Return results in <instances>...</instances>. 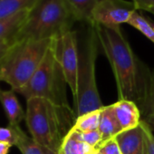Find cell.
I'll return each instance as SVG.
<instances>
[{"mask_svg":"<svg viewBox=\"0 0 154 154\" xmlns=\"http://www.w3.org/2000/svg\"><path fill=\"white\" fill-rule=\"evenodd\" d=\"M100 46L112 67L119 100L139 103L145 83L147 65L133 53L121 26L94 24Z\"/></svg>","mask_w":154,"mask_h":154,"instance_id":"obj_1","label":"cell"},{"mask_svg":"<svg viewBox=\"0 0 154 154\" xmlns=\"http://www.w3.org/2000/svg\"><path fill=\"white\" fill-rule=\"evenodd\" d=\"M72 108L60 106L50 100L33 97L26 100V122L34 140L58 151L62 141L75 122Z\"/></svg>","mask_w":154,"mask_h":154,"instance_id":"obj_2","label":"cell"},{"mask_svg":"<svg viewBox=\"0 0 154 154\" xmlns=\"http://www.w3.org/2000/svg\"><path fill=\"white\" fill-rule=\"evenodd\" d=\"M75 19L64 0H37L16 37V43L54 39L71 30Z\"/></svg>","mask_w":154,"mask_h":154,"instance_id":"obj_3","label":"cell"},{"mask_svg":"<svg viewBox=\"0 0 154 154\" xmlns=\"http://www.w3.org/2000/svg\"><path fill=\"white\" fill-rule=\"evenodd\" d=\"M83 45L79 51L78 92L73 100L72 111L75 119L85 113L103 107L96 83V59L99 52V40L94 24H87Z\"/></svg>","mask_w":154,"mask_h":154,"instance_id":"obj_4","label":"cell"},{"mask_svg":"<svg viewBox=\"0 0 154 154\" xmlns=\"http://www.w3.org/2000/svg\"><path fill=\"white\" fill-rule=\"evenodd\" d=\"M53 39L16 43L0 63V81L15 92L24 87L43 62Z\"/></svg>","mask_w":154,"mask_h":154,"instance_id":"obj_5","label":"cell"},{"mask_svg":"<svg viewBox=\"0 0 154 154\" xmlns=\"http://www.w3.org/2000/svg\"><path fill=\"white\" fill-rule=\"evenodd\" d=\"M66 85L63 70L55 58L51 45L43 62L31 79L16 93L20 94L26 100L33 97H41L60 106L71 108L67 100Z\"/></svg>","mask_w":154,"mask_h":154,"instance_id":"obj_6","label":"cell"},{"mask_svg":"<svg viewBox=\"0 0 154 154\" xmlns=\"http://www.w3.org/2000/svg\"><path fill=\"white\" fill-rule=\"evenodd\" d=\"M52 47L57 62L59 63L67 85L69 86L72 100H75L78 92V67L79 49L77 33L71 30L52 41Z\"/></svg>","mask_w":154,"mask_h":154,"instance_id":"obj_7","label":"cell"},{"mask_svg":"<svg viewBox=\"0 0 154 154\" xmlns=\"http://www.w3.org/2000/svg\"><path fill=\"white\" fill-rule=\"evenodd\" d=\"M138 9L132 1L127 0H100L93 14V23L109 27L128 24Z\"/></svg>","mask_w":154,"mask_h":154,"instance_id":"obj_8","label":"cell"},{"mask_svg":"<svg viewBox=\"0 0 154 154\" xmlns=\"http://www.w3.org/2000/svg\"><path fill=\"white\" fill-rule=\"evenodd\" d=\"M137 105L141 114V120L154 132V70L149 67L146 69L143 92Z\"/></svg>","mask_w":154,"mask_h":154,"instance_id":"obj_9","label":"cell"},{"mask_svg":"<svg viewBox=\"0 0 154 154\" xmlns=\"http://www.w3.org/2000/svg\"><path fill=\"white\" fill-rule=\"evenodd\" d=\"M115 117L120 124L122 132L134 129L140 125L141 114L138 105L129 100H118L112 104Z\"/></svg>","mask_w":154,"mask_h":154,"instance_id":"obj_10","label":"cell"},{"mask_svg":"<svg viewBox=\"0 0 154 154\" xmlns=\"http://www.w3.org/2000/svg\"><path fill=\"white\" fill-rule=\"evenodd\" d=\"M122 154H146V142L141 127L139 125L119 133L115 137Z\"/></svg>","mask_w":154,"mask_h":154,"instance_id":"obj_11","label":"cell"},{"mask_svg":"<svg viewBox=\"0 0 154 154\" xmlns=\"http://www.w3.org/2000/svg\"><path fill=\"white\" fill-rule=\"evenodd\" d=\"M14 90H2L0 88V103H1L5 113L9 122V125L17 126L26 119L24 112Z\"/></svg>","mask_w":154,"mask_h":154,"instance_id":"obj_12","label":"cell"},{"mask_svg":"<svg viewBox=\"0 0 154 154\" xmlns=\"http://www.w3.org/2000/svg\"><path fill=\"white\" fill-rule=\"evenodd\" d=\"M95 148L89 146L80 139L79 132L71 129L63 138L58 154H95Z\"/></svg>","mask_w":154,"mask_h":154,"instance_id":"obj_13","label":"cell"},{"mask_svg":"<svg viewBox=\"0 0 154 154\" xmlns=\"http://www.w3.org/2000/svg\"><path fill=\"white\" fill-rule=\"evenodd\" d=\"M98 130L102 134L101 143L110 139L115 138L119 133L122 132V129L115 117L112 104L103 106L102 109Z\"/></svg>","mask_w":154,"mask_h":154,"instance_id":"obj_14","label":"cell"},{"mask_svg":"<svg viewBox=\"0 0 154 154\" xmlns=\"http://www.w3.org/2000/svg\"><path fill=\"white\" fill-rule=\"evenodd\" d=\"M75 21L93 23V14L100 0H64Z\"/></svg>","mask_w":154,"mask_h":154,"instance_id":"obj_15","label":"cell"},{"mask_svg":"<svg viewBox=\"0 0 154 154\" xmlns=\"http://www.w3.org/2000/svg\"><path fill=\"white\" fill-rule=\"evenodd\" d=\"M30 9L23 10L10 17L0 20V39H14L26 23Z\"/></svg>","mask_w":154,"mask_h":154,"instance_id":"obj_16","label":"cell"},{"mask_svg":"<svg viewBox=\"0 0 154 154\" xmlns=\"http://www.w3.org/2000/svg\"><path fill=\"white\" fill-rule=\"evenodd\" d=\"M36 2L37 0H0V20L31 9Z\"/></svg>","mask_w":154,"mask_h":154,"instance_id":"obj_17","label":"cell"},{"mask_svg":"<svg viewBox=\"0 0 154 154\" xmlns=\"http://www.w3.org/2000/svg\"><path fill=\"white\" fill-rule=\"evenodd\" d=\"M102 109L95 110L77 117L72 128L79 132H88L98 130Z\"/></svg>","mask_w":154,"mask_h":154,"instance_id":"obj_18","label":"cell"},{"mask_svg":"<svg viewBox=\"0 0 154 154\" xmlns=\"http://www.w3.org/2000/svg\"><path fill=\"white\" fill-rule=\"evenodd\" d=\"M128 24L136 28L139 32H140L144 36H146L150 42L154 44V29L149 24L148 17H143L137 11L132 15Z\"/></svg>","mask_w":154,"mask_h":154,"instance_id":"obj_19","label":"cell"},{"mask_svg":"<svg viewBox=\"0 0 154 154\" xmlns=\"http://www.w3.org/2000/svg\"><path fill=\"white\" fill-rule=\"evenodd\" d=\"M22 154H43L40 145L28 137L21 128L18 129V140L16 145Z\"/></svg>","mask_w":154,"mask_h":154,"instance_id":"obj_20","label":"cell"},{"mask_svg":"<svg viewBox=\"0 0 154 154\" xmlns=\"http://www.w3.org/2000/svg\"><path fill=\"white\" fill-rule=\"evenodd\" d=\"M19 125L8 127H0V142H6L11 146H16L18 140V129Z\"/></svg>","mask_w":154,"mask_h":154,"instance_id":"obj_21","label":"cell"},{"mask_svg":"<svg viewBox=\"0 0 154 154\" xmlns=\"http://www.w3.org/2000/svg\"><path fill=\"white\" fill-rule=\"evenodd\" d=\"M95 154H122L121 149L115 138L100 143L95 148Z\"/></svg>","mask_w":154,"mask_h":154,"instance_id":"obj_22","label":"cell"},{"mask_svg":"<svg viewBox=\"0 0 154 154\" xmlns=\"http://www.w3.org/2000/svg\"><path fill=\"white\" fill-rule=\"evenodd\" d=\"M140 126L142 129L145 142H146V154H154V134L149 126L144 122L140 121Z\"/></svg>","mask_w":154,"mask_h":154,"instance_id":"obj_23","label":"cell"},{"mask_svg":"<svg viewBox=\"0 0 154 154\" xmlns=\"http://www.w3.org/2000/svg\"><path fill=\"white\" fill-rule=\"evenodd\" d=\"M79 136L83 141H85L93 148H96L97 145H99L102 141V134L99 131V130L88 132H79Z\"/></svg>","mask_w":154,"mask_h":154,"instance_id":"obj_24","label":"cell"},{"mask_svg":"<svg viewBox=\"0 0 154 154\" xmlns=\"http://www.w3.org/2000/svg\"><path fill=\"white\" fill-rule=\"evenodd\" d=\"M15 44L16 41L14 39H0V63L4 60Z\"/></svg>","mask_w":154,"mask_h":154,"instance_id":"obj_25","label":"cell"},{"mask_svg":"<svg viewBox=\"0 0 154 154\" xmlns=\"http://www.w3.org/2000/svg\"><path fill=\"white\" fill-rule=\"evenodd\" d=\"M131 1L136 6L138 11L143 10L149 12L154 8V0H131Z\"/></svg>","mask_w":154,"mask_h":154,"instance_id":"obj_26","label":"cell"},{"mask_svg":"<svg viewBox=\"0 0 154 154\" xmlns=\"http://www.w3.org/2000/svg\"><path fill=\"white\" fill-rule=\"evenodd\" d=\"M11 145L6 142H0V154H8Z\"/></svg>","mask_w":154,"mask_h":154,"instance_id":"obj_27","label":"cell"},{"mask_svg":"<svg viewBox=\"0 0 154 154\" xmlns=\"http://www.w3.org/2000/svg\"><path fill=\"white\" fill-rule=\"evenodd\" d=\"M41 149H42V153L43 154H58V151H55V150H53L49 148H46L45 146H41Z\"/></svg>","mask_w":154,"mask_h":154,"instance_id":"obj_28","label":"cell"},{"mask_svg":"<svg viewBox=\"0 0 154 154\" xmlns=\"http://www.w3.org/2000/svg\"><path fill=\"white\" fill-rule=\"evenodd\" d=\"M148 20H149V24L151 25V26L153 27V29H154V21H152V20H150L149 18H148Z\"/></svg>","mask_w":154,"mask_h":154,"instance_id":"obj_29","label":"cell"},{"mask_svg":"<svg viewBox=\"0 0 154 154\" xmlns=\"http://www.w3.org/2000/svg\"><path fill=\"white\" fill-rule=\"evenodd\" d=\"M149 13H151V14H152V15L154 16V8H151V9H150V10H149Z\"/></svg>","mask_w":154,"mask_h":154,"instance_id":"obj_30","label":"cell"}]
</instances>
